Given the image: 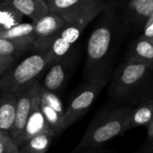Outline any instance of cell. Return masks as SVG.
<instances>
[{
    "mask_svg": "<svg viewBox=\"0 0 153 153\" xmlns=\"http://www.w3.org/2000/svg\"><path fill=\"white\" fill-rule=\"evenodd\" d=\"M152 145L150 146V151H152V152H153V141L152 142Z\"/></svg>",
    "mask_w": 153,
    "mask_h": 153,
    "instance_id": "29",
    "label": "cell"
},
{
    "mask_svg": "<svg viewBox=\"0 0 153 153\" xmlns=\"http://www.w3.org/2000/svg\"><path fill=\"white\" fill-rule=\"evenodd\" d=\"M85 28L78 24H70L67 23L65 27L59 32V35L65 39L68 43L74 46V44L78 40L82 32Z\"/></svg>",
    "mask_w": 153,
    "mask_h": 153,
    "instance_id": "22",
    "label": "cell"
},
{
    "mask_svg": "<svg viewBox=\"0 0 153 153\" xmlns=\"http://www.w3.org/2000/svg\"><path fill=\"white\" fill-rule=\"evenodd\" d=\"M153 65L126 59L116 71L108 94L116 101L130 100L146 83Z\"/></svg>",
    "mask_w": 153,
    "mask_h": 153,
    "instance_id": "3",
    "label": "cell"
},
{
    "mask_svg": "<svg viewBox=\"0 0 153 153\" xmlns=\"http://www.w3.org/2000/svg\"><path fill=\"white\" fill-rule=\"evenodd\" d=\"M0 153H19V148L8 134L0 138Z\"/></svg>",
    "mask_w": 153,
    "mask_h": 153,
    "instance_id": "23",
    "label": "cell"
},
{
    "mask_svg": "<svg viewBox=\"0 0 153 153\" xmlns=\"http://www.w3.org/2000/svg\"><path fill=\"white\" fill-rule=\"evenodd\" d=\"M40 100L34 107L31 114L30 115L23 130L22 131L19 137L14 141L18 147L24 144L27 141L32 137L40 134L46 131L51 130L46 121V118L39 107Z\"/></svg>",
    "mask_w": 153,
    "mask_h": 153,
    "instance_id": "11",
    "label": "cell"
},
{
    "mask_svg": "<svg viewBox=\"0 0 153 153\" xmlns=\"http://www.w3.org/2000/svg\"><path fill=\"white\" fill-rule=\"evenodd\" d=\"M22 14L30 18L33 22L49 13L45 0H9Z\"/></svg>",
    "mask_w": 153,
    "mask_h": 153,
    "instance_id": "13",
    "label": "cell"
},
{
    "mask_svg": "<svg viewBox=\"0 0 153 153\" xmlns=\"http://www.w3.org/2000/svg\"><path fill=\"white\" fill-rule=\"evenodd\" d=\"M153 118V99H149L139 104L137 108L132 109L128 129L145 126L148 127Z\"/></svg>",
    "mask_w": 153,
    "mask_h": 153,
    "instance_id": "16",
    "label": "cell"
},
{
    "mask_svg": "<svg viewBox=\"0 0 153 153\" xmlns=\"http://www.w3.org/2000/svg\"><path fill=\"white\" fill-rule=\"evenodd\" d=\"M148 129V140L150 142H152L153 141V118L152 120V122L150 123L149 126L147 127Z\"/></svg>",
    "mask_w": 153,
    "mask_h": 153,
    "instance_id": "27",
    "label": "cell"
},
{
    "mask_svg": "<svg viewBox=\"0 0 153 153\" xmlns=\"http://www.w3.org/2000/svg\"><path fill=\"white\" fill-rule=\"evenodd\" d=\"M123 17L131 29H143L145 23L153 17V0H128Z\"/></svg>",
    "mask_w": 153,
    "mask_h": 153,
    "instance_id": "10",
    "label": "cell"
},
{
    "mask_svg": "<svg viewBox=\"0 0 153 153\" xmlns=\"http://www.w3.org/2000/svg\"><path fill=\"white\" fill-rule=\"evenodd\" d=\"M22 17L23 15L9 0H0V32L21 23Z\"/></svg>",
    "mask_w": 153,
    "mask_h": 153,
    "instance_id": "17",
    "label": "cell"
},
{
    "mask_svg": "<svg viewBox=\"0 0 153 153\" xmlns=\"http://www.w3.org/2000/svg\"><path fill=\"white\" fill-rule=\"evenodd\" d=\"M34 24L33 51H48L53 39L65 27L67 22L57 13L49 12Z\"/></svg>",
    "mask_w": 153,
    "mask_h": 153,
    "instance_id": "8",
    "label": "cell"
},
{
    "mask_svg": "<svg viewBox=\"0 0 153 153\" xmlns=\"http://www.w3.org/2000/svg\"><path fill=\"white\" fill-rule=\"evenodd\" d=\"M72 153H109V152L104 148H100V149H95V150H87V151H82L79 152Z\"/></svg>",
    "mask_w": 153,
    "mask_h": 153,
    "instance_id": "26",
    "label": "cell"
},
{
    "mask_svg": "<svg viewBox=\"0 0 153 153\" xmlns=\"http://www.w3.org/2000/svg\"><path fill=\"white\" fill-rule=\"evenodd\" d=\"M49 12L59 14L67 23L84 28L100 13L110 7L107 0H45Z\"/></svg>",
    "mask_w": 153,
    "mask_h": 153,
    "instance_id": "5",
    "label": "cell"
},
{
    "mask_svg": "<svg viewBox=\"0 0 153 153\" xmlns=\"http://www.w3.org/2000/svg\"><path fill=\"white\" fill-rule=\"evenodd\" d=\"M40 100L42 102L46 103L47 105H48L50 108H52L53 109H55L56 112H58L60 115H62L64 117L65 109L64 108L63 102H62L61 99L59 98L58 94L49 91H47L43 88L42 92H41Z\"/></svg>",
    "mask_w": 153,
    "mask_h": 153,
    "instance_id": "21",
    "label": "cell"
},
{
    "mask_svg": "<svg viewBox=\"0 0 153 153\" xmlns=\"http://www.w3.org/2000/svg\"><path fill=\"white\" fill-rule=\"evenodd\" d=\"M48 51H34L0 77V91L16 94L35 81L48 68Z\"/></svg>",
    "mask_w": 153,
    "mask_h": 153,
    "instance_id": "4",
    "label": "cell"
},
{
    "mask_svg": "<svg viewBox=\"0 0 153 153\" xmlns=\"http://www.w3.org/2000/svg\"><path fill=\"white\" fill-rule=\"evenodd\" d=\"M32 48L33 42L31 41L0 39V56H12L16 59Z\"/></svg>",
    "mask_w": 153,
    "mask_h": 153,
    "instance_id": "18",
    "label": "cell"
},
{
    "mask_svg": "<svg viewBox=\"0 0 153 153\" xmlns=\"http://www.w3.org/2000/svg\"><path fill=\"white\" fill-rule=\"evenodd\" d=\"M143 36L152 39L153 40V17H152L143 27Z\"/></svg>",
    "mask_w": 153,
    "mask_h": 153,
    "instance_id": "25",
    "label": "cell"
},
{
    "mask_svg": "<svg viewBox=\"0 0 153 153\" xmlns=\"http://www.w3.org/2000/svg\"><path fill=\"white\" fill-rule=\"evenodd\" d=\"M108 81V72L100 73L87 78L86 83L65 110L59 130L60 134L79 121L88 112Z\"/></svg>",
    "mask_w": 153,
    "mask_h": 153,
    "instance_id": "6",
    "label": "cell"
},
{
    "mask_svg": "<svg viewBox=\"0 0 153 153\" xmlns=\"http://www.w3.org/2000/svg\"><path fill=\"white\" fill-rule=\"evenodd\" d=\"M42 89L41 83L37 80L22 91L14 94L16 96L15 119L9 134L13 141L19 137L34 107L40 100Z\"/></svg>",
    "mask_w": 153,
    "mask_h": 153,
    "instance_id": "7",
    "label": "cell"
},
{
    "mask_svg": "<svg viewBox=\"0 0 153 153\" xmlns=\"http://www.w3.org/2000/svg\"><path fill=\"white\" fill-rule=\"evenodd\" d=\"M14 62H15L14 57L0 56V77L13 65Z\"/></svg>",
    "mask_w": 153,
    "mask_h": 153,
    "instance_id": "24",
    "label": "cell"
},
{
    "mask_svg": "<svg viewBox=\"0 0 153 153\" xmlns=\"http://www.w3.org/2000/svg\"><path fill=\"white\" fill-rule=\"evenodd\" d=\"M16 96L0 91V131L9 135L15 119Z\"/></svg>",
    "mask_w": 153,
    "mask_h": 153,
    "instance_id": "12",
    "label": "cell"
},
{
    "mask_svg": "<svg viewBox=\"0 0 153 153\" xmlns=\"http://www.w3.org/2000/svg\"><path fill=\"white\" fill-rule=\"evenodd\" d=\"M127 59L153 65V40L144 36L139 37L132 45Z\"/></svg>",
    "mask_w": 153,
    "mask_h": 153,
    "instance_id": "15",
    "label": "cell"
},
{
    "mask_svg": "<svg viewBox=\"0 0 153 153\" xmlns=\"http://www.w3.org/2000/svg\"><path fill=\"white\" fill-rule=\"evenodd\" d=\"M132 108L124 106L100 111L91 121L80 143L72 152L103 148L128 129Z\"/></svg>",
    "mask_w": 153,
    "mask_h": 153,
    "instance_id": "1",
    "label": "cell"
},
{
    "mask_svg": "<svg viewBox=\"0 0 153 153\" xmlns=\"http://www.w3.org/2000/svg\"><path fill=\"white\" fill-rule=\"evenodd\" d=\"M0 39L14 40H28L34 42V24L30 22H21L18 25L0 32Z\"/></svg>",
    "mask_w": 153,
    "mask_h": 153,
    "instance_id": "19",
    "label": "cell"
},
{
    "mask_svg": "<svg viewBox=\"0 0 153 153\" xmlns=\"http://www.w3.org/2000/svg\"><path fill=\"white\" fill-rule=\"evenodd\" d=\"M146 153H153V152H152V151H150V152H148Z\"/></svg>",
    "mask_w": 153,
    "mask_h": 153,
    "instance_id": "30",
    "label": "cell"
},
{
    "mask_svg": "<svg viewBox=\"0 0 153 153\" xmlns=\"http://www.w3.org/2000/svg\"><path fill=\"white\" fill-rule=\"evenodd\" d=\"M75 62L76 53L74 50H71L67 55L53 63L48 66V73L41 83L42 87L56 94L60 92L73 73Z\"/></svg>",
    "mask_w": 153,
    "mask_h": 153,
    "instance_id": "9",
    "label": "cell"
},
{
    "mask_svg": "<svg viewBox=\"0 0 153 153\" xmlns=\"http://www.w3.org/2000/svg\"><path fill=\"white\" fill-rule=\"evenodd\" d=\"M103 22H100L92 30L87 42L86 74L87 78L100 73L108 72L107 61L116 36L117 18L113 12H108Z\"/></svg>",
    "mask_w": 153,
    "mask_h": 153,
    "instance_id": "2",
    "label": "cell"
},
{
    "mask_svg": "<svg viewBox=\"0 0 153 153\" xmlns=\"http://www.w3.org/2000/svg\"><path fill=\"white\" fill-rule=\"evenodd\" d=\"M4 135H6V134H5V133H4V132H2V131H0V138L4 137Z\"/></svg>",
    "mask_w": 153,
    "mask_h": 153,
    "instance_id": "28",
    "label": "cell"
},
{
    "mask_svg": "<svg viewBox=\"0 0 153 153\" xmlns=\"http://www.w3.org/2000/svg\"><path fill=\"white\" fill-rule=\"evenodd\" d=\"M56 137V135L52 130L46 131L32 137L24 144L18 147L19 153H46Z\"/></svg>",
    "mask_w": 153,
    "mask_h": 153,
    "instance_id": "14",
    "label": "cell"
},
{
    "mask_svg": "<svg viewBox=\"0 0 153 153\" xmlns=\"http://www.w3.org/2000/svg\"><path fill=\"white\" fill-rule=\"evenodd\" d=\"M73 45L64 39L59 34L53 39L48 49V68L53 63L67 55L72 50Z\"/></svg>",
    "mask_w": 153,
    "mask_h": 153,
    "instance_id": "20",
    "label": "cell"
}]
</instances>
